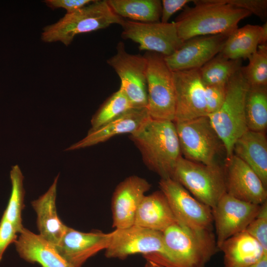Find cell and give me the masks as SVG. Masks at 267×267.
<instances>
[{
	"instance_id": "cell-1",
	"label": "cell",
	"mask_w": 267,
	"mask_h": 267,
	"mask_svg": "<svg viewBox=\"0 0 267 267\" xmlns=\"http://www.w3.org/2000/svg\"><path fill=\"white\" fill-rule=\"evenodd\" d=\"M130 138L139 150L147 167L161 178H172L182 156L174 121L149 117Z\"/></svg>"
},
{
	"instance_id": "cell-2",
	"label": "cell",
	"mask_w": 267,
	"mask_h": 267,
	"mask_svg": "<svg viewBox=\"0 0 267 267\" xmlns=\"http://www.w3.org/2000/svg\"><path fill=\"white\" fill-rule=\"evenodd\" d=\"M192 1L194 6L185 8L175 21L178 36L183 42L197 37L230 34L238 28L241 20L252 14L226 0Z\"/></svg>"
},
{
	"instance_id": "cell-3",
	"label": "cell",
	"mask_w": 267,
	"mask_h": 267,
	"mask_svg": "<svg viewBox=\"0 0 267 267\" xmlns=\"http://www.w3.org/2000/svg\"><path fill=\"white\" fill-rule=\"evenodd\" d=\"M124 18L117 15L107 0H94L71 13H66L56 22L45 26L41 40L45 43L59 42L68 46L78 35L106 28L114 24H121Z\"/></svg>"
},
{
	"instance_id": "cell-4",
	"label": "cell",
	"mask_w": 267,
	"mask_h": 267,
	"mask_svg": "<svg viewBox=\"0 0 267 267\" xmlns=\"http://www.w3.org/2000/svg\"><path fill=\"white\" fill-rule=\"evenodd\" d=\"M240 69L226 83L225 98L221 108L207 116L223 143L226 158L233 154L235 141L248 130L245 106L250 86Z\"/></svg>"
},
{
	"instance_id": "cell-5",
	"label": "cell",
	"mask_w": 267,
	"mask_h": 267,
	"mask_svg": "<svg viewBox=\"0 0 267 267\" xmlns=\"http://www.w3.org/2000/svg\"><path fill=\"white\" fill-rule=\"evenodd\" d=\"M162 233L174 267H205L218 250L212 230L176 222Z\"/></svg>"
},
{
	"instance_id": "cell-6",
	"label": "cell",
	"mask_w": 267,
	"mask_h": 267,
	"mask_svg": "<svg viewBox=\"0 0 267 267\" xmlns=\"http://www.w3.org/2000/svg\"><path fill=\"white\" fill-rule=\"evenodd\" d=\"M135 254H142L145 259L166 267H174L162 232L135 225L113 231L105 256L123 260Z\"/></svg>"
},
{
	"instance_id": "cell-7",
	"label": "cell",
	"mask_w": 267,
	"mask_h": 267,
	"mask_svg": "<svg viewBox=\"0 0 267 267\" xmlns=\"http://www.w3.org/2000/svg\"><path fill=\"white\" fill-rule=\"evenodd\" d=\"M172 178L211 209L226 193L224 168L216 162L204 164L181 156L176 164Z\"/></svg>"
},
{
	"instance_id": "cell-8",
	"label": "cell",
	"mask_w": 267,
	"mask_h": 267,
	"mask_svg": "<svg viewBox=\"0 0 267 267\" xmlns=\"http://www.w3.org/2000/svg\"><path fill=\"white\" fill-rule=\"evenodd\" d=\"M143 55L147 60L148 114L153 119L174 121L176 99L173 72L163 55L148 51Z\"/></svg>"
},
{
	"instance_id": "cell-9",
	"label": "cell",
	"mask_w": 267,
	"mask_h": 267,
	"mask_svg": "<svg viewBox=\"0 0 267 267\" xmlns=\"http://www.w3.org/2000/svg\"><path fill=\"white\" fill-rule=\"evenodd\" d=\"M174 122L183 158L207 165L216 163V156L224 146L207 116Z\"/></svg>"
},
{
	"instance_id": "cell-10",
	"label": "cell",
	"mask_w": 267,
	"mask_h": 267,
	"mask_svg": "<svg viewBox=\"0 0 267 267\" xmlns=\"http://www.w3.org/2000/svg\"><path fill=\"white\" fill-rule=\"evenodd\" d=\"M107 63L119 76L120 89L133 106L147 108V60L144 56L128 53L124 44L120 42L117 45L116 54Z\"/></svg>"
},
{
	"instance_id": "cell-11",
	"label": "cell",
	"mask_w": 267,
	"mask_h": 267,
	"mask_svg": "<svg viewBox=\"0 0 267 267\" xmlns=\"http://www.w3.org/2000/svg\"><path fill=\"white\" fill-rule=\"evenodd\" d=\"M120 25L123 39L138 44L140 50L157 53L164 57L173 54L183 43L175 22L143 23L124 19Z\"/></svg>"
},
{
	"instance_id": "cell-12",
	"label": "cell",
	"mask_w": 267,
	"mask_h": 267,
	"mask_svg": "<svg viewBox=\"0 0 267 267\" xmlns=\"http://www.w3.org/2000/svg\"><path fill=\"white\" fill-rule=\"evenodd\" d=\"M160 190L166 197L177 222L196 229L212 230V209L171 178H161Z\"/></svg>"
},
{
	"instance_id": "cell-13",
	"label": "cell",
	"mask_w": 267,
	"mask_h": 267,
	"mask_svg": "<svg viewBox=\"0 0 267 267\" xmlns=\"http://www.w3.org/2000/svg\"><path fill=\"white\" fill-rule=\"evenodd\" d=\"M261 206L225 193L212 209L218 249L227 239L245 230L258 215Z\"/></svg>"
},
{
	"instance_id": "cell-14",
	"label": "cell",
	"mask_w": 267,
	"mask_h": 267,
	"mask_svg": "<svg viewBox=\"0 0 267 267\" xmlns=\"http://www.w3.org/2000/svg\"><path fill=\"white\" fill-rule=\"evenodd\" d=\"M176 91V115L174 122L187 121L207 116L205 89L199 69L173 72Z\"/></svg>"
},
{
	"instance_id": "cell-15",
	"label": "cell",
	"mask_w": 267,
	"mask_h": 267,
	"mask_svg": "<svg viewBox=\"0 0 267 267\" xmlns=\"http://www.w3.org/2000/svg\"><path fill=\"white\" fill-rule=\"evenodd\" d=\"M229 34L200 36L184 42L171 55L164 57L172 72L200 69L222 50Z\"/></svg>"
},
{
	"instance_id": "cell-16",
	"label": "cell",
	"mask_w": 267,
	"mask_h": 267,
	"mask_svg": "<svg viewBox=\"0 0 267 267\" xmlns=\"http://www.w3.org/2000/svg\"><path fill=\"white\" fill-rule=\"evenodd\" d=\"M224 171L226 193L239 200L257 205L267 200V188L255 172L232 154L226 158Z\"/></svg>"
},
{
	"instance_id": "cell-17",
	"label": "cell",
	"mask_w": 267,
	"mask_h": 267,
	"mask_svg": "<svg viewBox=\"0 0 267 267\" xmlns=\"http://www.w3.org/2000/svg\"><path fill=\"white\" fill-rule=\"evenodd\" d=\"M151 184L137 176L127 177L118 184L112 198V226L125 228L134 224L137 209Z\"/></svg>"
},
{
	"instance_id": "cell-18",
	"label": "cell",
	"mask_w": 267,
	"mask_h": 267,
	"mask_svg": "<svg viewBox=\"0 0 267 267\" xmlns=\"http://www.w3.org/2000/svg\"><path fill=\"white\" fill-rule=\"evenodd\" d=\"M112 232H84L67 226L56 248L73 267H82L90 257L108 246Z\"/></svg>"
},
{
	"instance_id": "cell-19",
	"label": "cell",
	"mask_w": 267,
	"mask_h": 267,
	"mask_svg": "<svg viewBox=\"0 0 267 267\" xmlns=\"http://www.w3.org/2000/svg\"><path fill=\"white\" fill-rule=\"evenodd\" d=\"M14 244L19 256L42 267H73L60 254L56 246L39 234L26 228L19 233Z\"/></svg>"
},
{
	"instance_id": "cell-20",
	"label": "cell",
	"mask_w": 267,
	"mask_h": 267,
	"mask_svg": "<svg viewBox=\"0 0 267 267\" xmlns=\"http://www.w3.org/2000/svg\"><path fill=\"white\" fill-rule=\"evenodd\" d=\"M149 117L146 108H133L100 128L89 131L86 137L65 150H74L89 147L104 142L119 134H130L137 130Z\"/></svg>"
},
{
	"instance_id": "cell-21",
	"label": "cell",
	"mask_w": 267,
	"mask_h": 267,
	"mask_svg": "<svg viewBox=\"0 0 267 267\" xmlns=\"http://www.w3.org/2000/svg\"><path fill=\"white\" fill-rule=\"evenodd\" d=\"M59 176V174L45 193L31 202L37 215L39 234L55 246L60 242L67 227L60 219L56 207Z\"/></svg>"
},
{
	"instance_id": "cell-22",
	"label": "cell",
	"mask_w": 267,
	"mask_h": 267,
	"mask_svg": "<svg viewBox=\"0 0 267 267\" xmlns=\"http://www.w3.org/2000/svg\"><path fill=\"white\" fill-rule=\"evenodd\" d=\"M176 222L166 197L159 190L144 196L137 209L134 225L163 232Z\"/></svg>"
},
{
	"instance_id": "cell-23",
	"label": "cell",
	"mask_w": 267,
	"mask_h": 267,
	"mask_svg": "<svg viewBox=\"0 0 267 267\" xmlns=\"http://www.w3.org/2000/svg\"><path fill=\"white\" fill-rule=\"evenodd\" d=\"M218 250L223 253L224 267H246L267 256V252L245 230L227 239Z\"/></svg>"
},
{
	"instance_id": "cell-24",
	"label": "cell",
	"mask_w": 267,
	"mask_h": 267,
	"mask_svg": "<svg viewBox=\"0 0 267 267\" xmlns=\"http://www.w3.org/2000/svg\"><path fill=\"white\" fill-rule=\"evenodd\" d=\"M233 154L247 164L267 187V139L265 132L247 130L235 142Z\"/></svg>"
},
{
	"instance_id": "cell-25",
	"label": "cell",
	"mask_w": 267,
	"mask_h": 267,
	"mask_svg": "<svg viewBox=\"0 0 267 267\" xmlns=\"http://www.w3.org/2000/svg\"><path fill=\"white\" fill-rule=\"evenodd\" d=\"M260 32V25L237 28L228 36L220 53L229 59H248L258 49Z\"/></svg>"
},
{
	"instance_id": "cell-26",
	"label": "cell",
	"mask_w": 267,
	"mask_h": 267,
	"mask_svg": "<svg viewBox=\"0 0 267 267\" xmlns=\"http://www.w3.org/2000/svg\"><path fill=\"white\" fill-rule=\"evenodd\" d=\"M113 11L121 18L132 21L159 22L162 10L160 0H107Z\"/></svg>"
},
{
	"instance_id": "cell-27",
	"label": "cell",
	"mask_w": 267,
	"mask_h": 267,
	"mask_svg": "<svg viewBox=\"0 0 267 267\" xmlns=\"http://www.w3.org/2000/svg\"><path fill=\"white\" fill-rule=\"evenodd\" d=\"M245 110L248 130L265 132L267 128V86L250 87Z\"/></svg>"
},
{
	"instance_id": "cell-28",
	"label": "cell",
	"mask_w": 267,
	"mask_h": 267,
	"mask_svg": "<svg viewBox=\"0 0 267 267\" xmlns=\"http://www.w3.org/2000/svg\"><path fill=\"white\" fill-rule=\"evenodd\" d=\"M241 60L226 58L220 53L199 69L205 85H225L242 67Z\"/></svg>"
},
{
	"instance_id": "cell-29",
	"label": "cell",
	"mask_w": 267,
	"mask_h": 267,
	"mask_svg": "<svg viewBox=\"0 0 267 267\" xmlns=\"http://www.w3.org/2000/svg\"><path fill=\"white\" fill-rule=\"evenodd\" d=\"M10 178L11 194L2 215L13 224L19 233L24 228L22 213L24 206L25 190L23 186L24 176L18 165L12 167Z\"/></svg>"
},
{
	"instance_id": "cell-30",
	"label": "cell",
	"mask_w": 267,
	"mask_h": 267,
	"mask_svg": "<svg viewBox=\"0 0 267 267\" xmlns=\"http://www.w3.org/2000/svg\"><path fill=\"white\" fill-rule=\"evenodd\" d=\"M133 108L134 107L131 101L119 89L103 103L93 115L91 120V128L89 131L100 128Z\"/></svg>"
},
{
	"instance_id": "cell-31",
	"label": "cell",
	"mask_w": 267,
	"mask_h": 267,
	"mask_svg": "<svg viewBox=\"0 0 267 267\" xmlns=\"http://www.w3.org/2000/svg\"><path fill=\"white\" fill-rule=\"evenodd\" d=\"M241 72L250 87L267 86V44L259 45Z\"/></svg>"
},
{
	"instance_id": "cell-32",
	"label": "cell",
	"mask_w": 267,
	"mask_h": 267,
	"mask_svg": "<svg viewBox=\"0 0 267 267\" xmlns=\"http://www.w3.org/2000/svg\"><path fill=\"white\" fill-rule=\"evenodd\" d=\"M245 230L267 252V201L261 205L258 215Z\"/></svg>"
},
{
	"instance_id": "cell-33",
	"label": "cell",
	"mask_w": 267,
	"mask_h": 267,
	"mask_svg": "<svg viewBox=\"0 0 267 267\" xmlns=\"http://www.w3.org/2000/svg\"><path fill=\"white\" fill-rule=\"evenodd\" d=\"M225 85L205 86V98L207 116L215 113L222 106L225 96Z\"/></svg>"
},
{
	"instance_id": "cell-34",
	"label": "cell",
	"mask_w": 267,
	"mask_h": 267,
	"mask_svg": "<svg viewBox=\"0 0 267 267\" xmlns=\"http://www.w3.org/2000/svg\"><path fill=\"white\" fill-rule=\"evenodd\" d=\"M17 233L13 224L2 215L0 221V262L8 246L16 240Z\"/></svg>"
},
{
	"instance_id": "cell-35",
	"label": "cell",
	"mask_w": 267,
	"mask_h": 267,
	"mask_svg": "<svg viewBox=\"0 0 267 267\" xmlns=\"http://www.w3.org/2000/svg\"><path fill=\"white\" fill-rule=\"evenodd\" d=\"M228 3L249 11L262 19L267 16V0H226Z\"/></svg>"
},
{
	"instance_id": "cell-36",
	"label": "cell",
	"mask_w": 267,
	"mask_h": 267,
	"mask_svg": "<svg viewBox=\"0 0 267 267\" xmlns=\"http://www.w3.org/2000/svg\"><path fill=\"white\" fill-rule=\"evenodd\" d=\"M94 0H45L44 2L50 8L54 10L63 8L66 13H73L92 2Z\"/></svg>"
},
{
	"instance_id": "cell-37",
	"label": "cell",
	"mask_w": 267,
	"mask_h": 267,
	"mask_svg": "<svg viewBox=\"0 0 267 267\" xmlns=\"http://www.w3.org/2000/svg\"><path fill=\"white\" fill-rule=\"evenodd\" d=\"M191 1L189 0H163L161 21L168 23L169 20L176 12L182 9L187 3Z\"/></svg>"
},
{
	"instance_id": "cell-38",
	"label": "cell",
	"mask_w": 267,
	"mask_h": 267,
	"mask_svg": "<svg viewBox=\"0 0 267 267\" xmlns=\"http://www.w3.org/2000/svg\"><path fill=\"white\" fill-rule=\"evenodd\" d=\"M259 45L267 44V22L261 26Z\"/></svg>"
},
{
	"instance_id": "cell-39",
	"label": "cell",
	"mask_w": 267,
	"mask_h": 267,
	"mask_svg": "<svg viewBox=\"0 0 267 267\" xmlns=\"http://www.w3.org/2000/svg\"><path fill=\"white\" fill-rule=\"evenodd\" d=\"M246 267H267V256H265L262 260L257 263Z\"/></svg>"
},
{
	"instance_id": "cell-40",
	"label": "cell",
	"mask_w": 267,
	"mask_h": 267,
	"mask_svg": "<svg viewBox=\"0 0 267 267\" xmlns=\"http://www.w3.org/2000/svg\"><path fill=\"white\" fill-rule=\"evenodd\" d=\"M145 259L146 263L144 267H166L151 260L148 259Z\"/></svg>"
}]
</instances>
